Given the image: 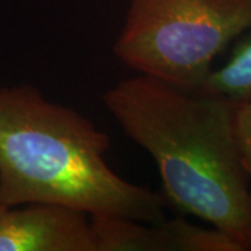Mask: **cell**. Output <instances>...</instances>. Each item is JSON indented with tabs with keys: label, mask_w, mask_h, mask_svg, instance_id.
Wrapping results in <instances>:
<instances>
[{
	"label": "cell",
	"mask_w": 251,
	"mask_h": 251,
	"mask_svg": "<svg viewBox=\"0 0 251 251\" xmlns=\"http://www.w3.org/2000/svg\"><path fill=\"white\" fill-rule=\"evenodd\" d=\"M103 103L156 163L165 201L251 250V181L237 141L236 102L138 74L109 88Z\"/></svg>",
	"instance_id": "obj_1"
},
{
	"label": "cell",
	"mask_w": 251,
	"mask_h": 251,
	"mask_svg": "<svg viewBox=\"0 0 251 251\" xmlns=\"http://www.w3.org/2000/svg\"><path fill=\"white\" fill-rule=\"evenodd\" d=\"M109 148L108 134L80 112L28 84L0 87V202L162 221L163 196L117 175Z\"/></svg>",
	"instance_id": "obj_2"
},
{
	"label": "cell",
	"mask_w": 251,
	"mask_h": 251,
	"mask_svg": "<svg viewBox=\"0 0 251 251\" xmlns=\"http://www.w3.org/2000/svg\"><path fill=\"white\" fill-rule=\"evenodd\" d=\"M250 29L251 0H130L113 53L138 74L197 91Z\"/></svg>",
	"instance_id": "obj_3"
},
{
	"label": "cell",
	"mask_w": 251,
	"mask_h": 251,
	"mask_svg": "<svg viewBox=\"0 0 251 251\" xmlns=\"http://www.w3.org/2000/svg\"><path fill=\"white\" fill-rule=\"evenodd\" d=\"M0 251H97L91 216L57 204L0 202Z\"/></svg>",
	"instance_id": "obj_4"
},
{
	"label": "cell",
	"mask_w": 251,
	"mask_h": 251,
	"mask_svg": "<svg viewBox=\"0 0 251 251\" xmlns=\"http://www.w3.org/2000/svg\"><path fill=\"white\" fill-rule=\"evenodd\" d=\"M97 251H242L214 226L188 222L183 216L143 222L120 215H90Z\"/></svg>",
	"instance_id": "obj_5"
},
{
	"label": "cell",
	"mask_w": 251,
	"mask_h": 251,
	"mask_svg": "<svg viewBox=\"0 0 251 251\" xmlns=\"http://www.w3.org/2000/svg\"><path fill=\"white\" fill-rule=\"evenodd\" d=\"M197 91L219 95L236 103L251 100V29L229 59L214 69Z\"/></svg>",
	"instance_id": "obj_6"
},
{
	"label": "cell",
	"mask_w": 251,
	"mask_h": 251,
	"mask_svg": "<svg viewBox=\"0 0 251 251\" xmlns=\"http://www.w3.org/2000/svg\"><path fill=\"white\" fill-rule=\"evenodd\" d=\"M236 133L244 168L251 181V100L236 106Z\"/></svg>",
	"instance_id": "obj_7"
}]
</instances>
